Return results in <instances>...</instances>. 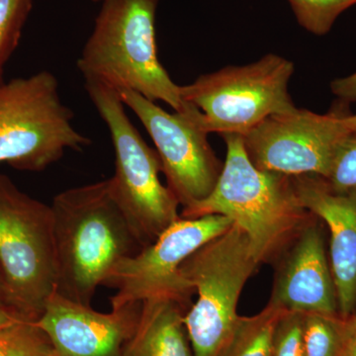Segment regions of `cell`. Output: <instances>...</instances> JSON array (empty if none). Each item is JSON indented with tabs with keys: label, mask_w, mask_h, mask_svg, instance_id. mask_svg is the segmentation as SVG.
<instances>
[{
	"label": "cell",
	"mask_w": 356,
	"mask_h": 356,
	"mask_svg": "<svg viewBox=\"0 0 356 356\" xmlns=\"http://www.w3.org/2000/svg\"><path fill=\"white\" fill-rule=\"evenodd\" d=\"M257 264L248 236L234 224L181 264L182 277L198 295L184 317L194 356L222 355L240 318L241 293Z\"/></svg>",
	"instance_id": "5"
},
{
	"label": "cell",
	"mask_w": 356,
	"mask_h": 356,
	"mask_svg": "<svg viewBox=\"0 0 356 356\" xmlns=\"http://www.w3.org/2000/svg\"><path fill=\"white\" fill-rule=\"evenodd\" d=\"M332 93L341 99V102H356V72L343 79H334L331 83Z\"/></svg>",
	"instance_id": "23"
},
{
	"label": "cell",
	"mask_w": 356,
	"mask_h": 356,
	"mask_svg": "<svg viewBox=\"0 0 356 356\" xmlns=\"http://www.w3.org/2000/svg\"><path fill=\"white\" fill-rule=\"evenodd\" d=\"M344 325H346V329L348 330V331L356 330V308L353 315L348 320L344 321Z\"/></svg>",
	"instance_id": "28"
},
{
	"label": "cell",
	"mask_w": 356,
	"mask_h": 356,
	"mask_svg": "<svg viewBox=\"0 0 356 356\" xmlns=\"http://www.w3.org/2000/svg\"><path fill=\"white\" fill-rule=\"evenodd\" d=\"M0 356H56L46 332L32 321L0 331Z\"/></svg>",
	"instance_id": "18"
},
{
	"label": "cell",
	"mask_w": 356,
	"mask_h": 356,
	"mask_svg": "<svg viewBox=\"0 0 356 356\" xmlns=\"http://www.w3.org/2000/svg\"><path fill=\"white\" fill-rule=\"evenodd\" d=\"M72 119L51 72L0 83V163L41 172L67 149L81 151L91 140L77 132Z\"/></svg>",
	"instance_id": "7"
},
{
	"label": "cell",
	"mask_w": 356,
	"mask_h": 356,
	"mask_svg": "<svg viewBox=\"0 0 356 356\" xmlns=\"http://www.w3.org/2000/svg\"><path fill=\"white\" fill-rule=\"evenodd\" d=\"M86 89L113 144L115 175L109 178L112 193L147 247L180 219L179 202L161 184L159 154L131 123L118 91L93 79H86Z\"/></svg>",
	"instance_id": "4"
},
{
	"label": "cell",
	"mask_w": 356,
	"mask_h": 356,
	"mask_svg": "<svg viewBox=\"0 0 356 356\" xmlns=\"http://www.w3.org/2000/svg\"><path fill=\"white\" fill-rule=\"evenodd\" d=\"M297 21L307 31L324 36L331 31L339 16L356 0H288Z\"/></svg>",
	"instance_id": "19"
},
{
	"label": "cell",
	"mask_w": 356,
	"mask_h": 356,
	"mask_svg": "<svg viewBox=\"0 0 356 356\" xmlns=\"http://www.w3.org/2000/svg\"><path fill=\"white\" fill-rule=\"evenodd\" d=\"M187 307L166 297L143 301L139 322L123 356H194L184 322Z\"/></svg>",
	"instance_id": "15"
},
{
	"label": "cell",
	"mask_w": 356,
	"mask_h": 356,
	"mask_svg": "<svg viewBox=\"0 0 356 356\" xmlns=\"http://www.w3.org/2000/svg\"><path fill=\"white\" fill-rule=\"evenodd\" d=\"M341 356H356V330L348 331L346 329V325Z\"/></svg>",
	"instance_id": "24"
},
{
	"label": "cell",
	"mask_w": 356,
	"mask_h": 356,
	"mask_svg": "<svg viewBox=\"0 0 356 356\" xmlns=\"http://www.w3.org/2000/svg\"><path fill=\"white\" fill-rule=\"evenodd\" d=\"M222 137L227 156L216 186L207 198L184 207L180 217L229 218L248 236L259 264L286 242L310 212L300 202L292 177L257 168L248 158L242 136Z\"/></svg>",
	"instance_id": "3"
},
{
	"label": "cell",
	"mask_w": 356,
	"mask_h": 356,
	"mask_svg": "<svg viewBox=\"0 0 356 356\" xmlns=\"http://www.w3.org/2000/svg\"><path fill=\"white\" fill-rule=\"evenodd\" d=\"M32 0H0V83L9 57L19 42Z\"/></svg>",
	"instance_id": "20"
},
{
	"label": "cell",
	"mask_w": 356,
	"mask_h": 356,
	"mask_svg": "<svg viewBox=\"0 0 356 356\" xmlns=\"http://www.w3.org/2000/svg\"><path fill=\"white\" fill-rule=\"evenodd\" d=\"M117 91L153 139L168 187L178 202L184 208L207 198L222 165L208 142L201 112L168 113L135 91Z\"/></svg>",
	"instance_id": "10"
},
{
	"label": "cell",
	"mask_w": 356,
	"mask_h": 356,
	"mask_svg": "<svg viewBox=\"0 0 356 356\" xmlns=\"http://www.w3.org/2000/svg\"><path fill=\"white\" fill-rule=\"evenodd\" d=\"M343 121L348 132L356 134V114L344 115Z\"/></svg>",
	"instance_id": "27"
},
{
	"label": "cell",
	"mask_w": 356,
	"mask_h": 356,
	"mask_svg": "<svg viewBox=\"0 0 356 356\" xmlns=\"http://www.w3.org/2000/svg\"><path fill=\"white\" fill-rule=\"evenodd\" d=\"M269 304L285 312L339 317L336 286L318 227H307L302 232Z\"/></svg>",
	"instance_id": "14"
},
{
	"label": "cell",
	"mask_w": 356,
	"mask_h": 356,
	"mask_svg": "<svg viewBox=\"0 0 356 356\" xmlns=\"http://www.w3.org/2000/svg\"><path fill=\"white\" fill-rule=\"evenodd\" d=\"M305 314L284 312L276 325L273 356H306L304 348Z\"/></svg>",
	"instance_id": "22"
},
{
	"label": "cell",
	"mask_w": 356,
	"mask_h": 356,
	"mask_svg": "<svg viewBox=\"0 0 356 356\" xmlns=\"http://www.w3.org/2000/svg\"><path fill=\"white\" fill-rule=\"evenodd\" d=\"M292 178L303 207L329 228L339 315L346 321L356 308V194L336 193L323 178L314 175Z\"/></svg>",
	"instance_id": "13"
},
{
	"label": "cell",
	"mask_w": 356,
	"mask_h": 356,
	"mask_svg": "<svg viewBox=\"0 0 356 356\" xmlns=\"http://www.w3.org/2000/svg\"><path fill=\"white\" fill-rule=\"evenodd\" d=\"M324 180L336 193L356 194V134L346 137L337 147L331 170Z\"/></svg>",
	"instance_id": "21"
},
{
	"label": "cell",
	"mask_w": 356,
	"mask_h": 356,
	"mask_svg": "<svg viewBox=\"0 0 356 356\" xmlns=\"http://www.w3.org/2000/svg\"><path fill=\"white\" fill-rule=\"evenodd\" d=\"M142 302L96 312L54 292L37 321L50 339L56 356H123L137 327Z\"/></svg>",
	"instance_id": "12"
},
{
	"label": "cell",
	"mask_w": 356,
	"mask_h": 356,
	"mask_svg": "<svg viewBox=\"0 0 356 356\" xmlns=\"http://www.w3.org/2000/svg\"><path fill=\"white\" fill-rule=\"evenodd\" d=\"M0 308L11 312L9 308L8 293H7L6 283L4 281L3 275L0 270ZM13 313V312H11ZM14 314V313H13Z\"/></svg>",
	"instance_id": "26"
},
{
	"label": "cell",
	"mask_w": 356,
	"mask_h": 356,
	"mask_svg": "<svg viewBox=\"0 0 356 356\" xmlns=\"http://www.w3.org/2000/svg\"><path fill=\"white\" fill-rule=\"evenodd\" d=\"M23 321L27 320L18 317L17 315L6 310V309L0 308V331L13 327V325L23 322Z\"/></svg>",
	"instance_id": "25"
},
{
	"label": "cell",
	"mask_w": 356,
	"mask_h": 356,
	"mask_svg": "<svg viewBox=\"0 0 356 356\" xmlns=\"http://www.w3.org/2000/svg\"><path fill=\"white\" fill-rule=\"evenodd\" d=\"M293 74L292 62L268 54L252 64L203 74L180 86V93L202 114L206 132L243 136L270 115L297 108L288 92Z\"/></svg>",
	"instance_id": "8"
},
{
	"label": "cell",
	"mask_w": 356,
	"mask_h": 356,
	"mask_svg": "<svg viewBox=\"0 0 356 356\" xmlns=\"http://www.w3.org/2000/svg\"><path fill=\"white\" fill-rule=\"evenodd\" d=\"M56 254L55 291L91 306L112 269L144 248L115 199L109 179L60 192L51 204Z\"/></svg>",
	"instance_id": "1"
},
{
	"label": "cell",
	"mask_w": 356,
	"mask_h": 356,
	"mask_svg": "<svg viewBox=\"0 0 356 356\" xmlns=\"http://www.w3.org/2000/svg\"><path fill=\"white\" fill-rule=\"evenodd\" d=\"M285 311L270 304L252 317H240L221 356H273L276 325Z\"/></svg>",
	"instance_id": "16"
},
{
	"label": "cell",
	"mask_w": 356,
	"mask_h": 356,
	"mask_svg": "<svg viewBox=\"0 0 356 356\" xmlns=\"http://www.w3.org/2000/svg\"><path fill=\"white\" fill-rule=\"evenodd\" d=\"M344 115L341 111L323 115L299 108L270 115L242 136L243 147L259 170L325 179L337 147L351 135Z\"/></svg>",
	"instance_id": "11"
},
{
	"label": "cell",
	"mask_w": 356,
	"mask_h": 356,
	"mask_svg": "<svg viewBox=\"0 0 356 356\" xmlns=\"http://www.w3.org/2000/svg\"><path fill=\"white\" fill-rule=\"evenodd\" d=\"M0 270L9 308L37 322L56 287L51 205L30 197L0 175Z\"/></svg>",
	"instance_id": "6"
},
{
	"label": "cell",
	"mask_w": 356,
	"mask_h": 356,
	"mask_svg": "<svg viewBox=\"0 0 356 356\" xmlns=\"http://www.w3.org/2000/svg\"><path fill=\"white\" fill-rule=\"evenodd\" d=\"M159 0H104L95 28L77 60L84 79L129 89L151 102L168 103L175 112L196 108L185 102L159 63L156 14Z\"/></svg>",
	"instance_id": "2"
},
{
	"label": "cell",
	"mask_w": 356,
	"mask_h": 356,
	"mask_svg": "<svg viewBox=\"0 0 356 356\" xmlns=\"http://www.w3.org/2000/svg\"><path fill=\"white\" fill-rule=\"evenodd\" d=\"M222 215L179 220L170 225L151 245L134 257L122 259L112 269L103 286L116 290L112 308L166 297L188 306L194 291L182 277L180 267L187 257L231 228Z\"/></svg>",
	"instance_id": "9"
},
{
	"label": "cell",
	"mask_w": 356,
	"mask_h": 356,
	"mask_svg": "<svg viewBox=\"0 0 356 356\" xmlns=\"http://www.w3.org/2000/svg\"><path fill=\"white\" fill-rule=\"evenodd\" d=\"M92 1H95V2H102V1H104V0H92Z\"/></svg>",
	"instance_id": "29"
},
{
	"label": "cell",
	"mask_w": 356,
	"mask_h": 356,
	"mask_svg": "<svg viewBox=\"0 0 356 356\" xmlns=\"http://www.w3.org/2000/svg\"><path fill=\"white\" fill-rule=\"evenodd\" d=\"M344 321L341 317L305 314L304 348L306 356H341Z\"/></svg>",
	"instance_id": "17"
}]
</instances>
